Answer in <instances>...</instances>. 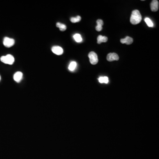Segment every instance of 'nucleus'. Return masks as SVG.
Returning <instances> with one entry per match:
<instances>
[{
  "instance_id": "obj_9",
  "label": "nucleus",
  "mask_w": 159,
  "mask_h": 159,
  "mask_svg": "<svg viewBox=\"0 0 159 159\" xmlns=\"http://www.w3.org/2000/svg\"><path fill=\"white\" fill-rule=\"evenodd\" d=\"M120 42L123 44L126 43V44H127V45H130L132 43L133 39L131 37L127 36L126 37L125 39H121Z\"/></svg>"
},
{
  "instance_id": "obj_6",
  "label": "nucleus",
  "mask_w": 159,
  "mask_h": 159,
  "mask_svg": "<svg viewBox=\"0 0 159 159\" xmlns=\"http://www.w3.org/2000/svg\"><path fill=\"white\" fill-rule=\"evenodd\" d=\"M52 51L53 53L57 55H62L63 53V49L61 47L59 46H53L52 48Z\"/></svg>"
},
{
  "instance_id": "obj_11",
  "label": "nucleus",
  "mask_w": 159,
  "mask_h": 159,
  "mask_svg": "<svg viewBox=\"0 0 159 159\" xmlns=\"http://www.w3.org/2000/svg\"><path fill=\"white\" fill-rule=\"evenodd\" d=\"M76 67H77V63L75 61H72L68 66V70L71 71H73L75 70Z\"/></svg>"
},
{
  "instance_id": "obj_8",
  "label": "nucleus",
  "mask_w": 159,
  "mask_h": 159,
  "mask_svg": "<svg viewBox=\"0 0 159 159\" xmlns=\"http://www.w3.org/2000/svg\"><path fill=\"white\" fill-rule=\"evenodd\" d=\"M23 78V73L21 72H17L14 74L13 76L14 81L17 82H20Z\"/></svg>"
},
{
  "instance_id": "obj_1",
  "label": "nucleus",
  "mask_w": 159,
  "mask_h": 159,
  "mask_svg": "<svg viewBox=\"0 0 159 159\" xmlns=\"http://www.w3.org/2000/svg\"><path fill=\"white\" fill-rule=\"evenodd\" d=\"M142 20V17L138 10H134L131 14L130 21L132 24L136 25L139 24Z\"/></svg>"
},
{
  "instance_id": "obj_10",
  "label": "nucleus",
  "mask_w": 159,
  "mask_h": 159,
  "mask_svg": "<svg viewBox=\"0 0 159 159\" xmlns=\"http://www.w3.org/2000/svg\"><path fill=\"white\" fill-rule=\"evenodd\" d=\"M108 39L106 36H103L102 35H99L97 37V43L100 44L102 43H106L108 41Z\"/></svg>"
},
{
  "instance_id": "obj_2",
  "label": "nucleus",
  "mask_w": 159,
  "mask_h": 159,
  "mask_svg": "<svg viewBox=\"0 0 159 159\" xmlns=\"http://www.w3.org/2000/svg\"><path fill=\"white\" fill-rule=\"evenodd\" d=\"M1 61L6 64L12 65L14 63L15 59L13 56L11 55H7L6 56H2Z\"/></svg>"
},
{
  "instance_id": "obj_3",
  "label": "nucleus",
  "mask_w": 159,
  "mask_h": 159,
  "mask_svg": "<svg viewBox=\"0 0 159 159\" xmlns=\"http://www.w3.org/2000/svg\"><path fill=\"white\" fill-rule=\"evenodd\" d=\"M90 62L92 65H96L98 63V59L97 55L94 52H90L88 54Z\"/></svg>"
},
{
  "instance_id": "obj_18",
  "label": "nucleus",
  "mask_w": 159,
  "mask_h": 159,
  "mask_svg": "<svg viewBox=\"0 0 159 159\" xmlns=\"http://www.w3.org/2000/svg\"><path fill=\"white\" fill-rule=\"evenodd\" d=\"M103 79H104V83L105 84H108V82H109V79L107 77H103Z\"/></svg>"
},
{
  "instance_id": "obj_20",
  "label": "nucleus",
  "mask_w": 159,
  "mask_h": 159,
  "mask_svg": "<svg viewBox=\"0 0 159 159\" xmlns=\"http://www.w3.org/2000/svg\"><path fill=\"white\" fill-rule=\"evenodd\" d=\"M0 81H1V76H0Z\"/></svg>"
},
{
  "instance_id": "obj_5",
  "label": "nucleus",
  "mask_w": 159,
  "mask_h": 159,
  "mask_svg": "<svg viewBox=\"0 0 159 159\" xmlns=\"http://www.w3.org/2000/svg\"><path fill=\"white\" fill-rule=\"evenodd\" d=\"M107 59L109 61H118L119 60V57L116 53H109L107 55Z\"/></svg>"
},
{
  "instance_id": "obj_14",
  "label": "nucleus",
  "mask_w": 159,
  "mask_h": 159,
  "mask_svg": "<svg viewBox=\"0 0 159 159\" xmlns=\"http://www.w3.org/2000/svg\"><path fill=\"white\" fill-rule=\"evenodd\" d=\"M81 17L78 15L76 17H72L70 19V21L73 23H75L81 21Z\"/></svg>"
},
{
  "instance_id": "obj_16",
  "label": "nucleus",
  "mask_w": 159,
  "mask_h": 159,
  "mask_svg": "<svg viewBox=\"0 0 159 159\" xmlns=\"http://www.w3.org/2000/svg\"><path fill=\"white\" fill-rule=\"evenodd\" d=\"M102 29H103V27L101 25H97L96 28V29L97 31H100L102 30Z\"/></svg>"
},
{
  "instance_id": "obj_13",
  "label": "nucleus",
  "mask_w": 159,
  "mask_h": 159,
  "mask_svg": "<svg viewBox=\"0 0 159 159\" xmlns=\"http://www.w3.org/2000/svg\"><path fill=\"white\" fill-rule=\"evenodd\" d=\"M56 26L59 28L61 31H65L66 29V25L60 23H57L56 24Z\"/></svg>"
},
{
  "instance_id": "obj_7",
  "label": "nucleus",
  "mask_w": 159,
  "mask_h": 159,
  "mask_svg": "<svg viewBox=\"0 0 159 159\" xmlns=\"http://www.w3.org/2000/svg\"><path fill=\"white\" fill-rule=\"evenodd\" d=\"M150 8L152 11L156 12L159 9V2L157 0H153L151 2Z\"/></svg>"
},
{
  "instance_id": "obj_17",
  "label": "nucleus",
  "mask_w": 159,
  "mask_h": 159,
  "mask_svg": "<svg viewBox=\"0 0 159 159\" xmlns=\"http://www.w3.org/2000/svg\"><path fill=\"white\" fill-rule=\"evenodd\" d=\"M96 23H97V25H101V26H103V22L102 20H98L97 21H96Z\"/></svg>"
},
{
  "instance_id": "obj_15",
  "label": "nucleus",
  "mask_w": 159,
  "mask_h": 159,
  "mask_svg": "<svg viewBox=\"0 0 159 159\" xmlns=\"http://www.w3.org/2000/svg\"><path fill=\"white\" fill-rule=\"evenodd\" d=\"M145 21L146 23L148 25L149 27H153V24L151 20L149 18H146L145 19Z\"/></svg>"
},
{
  "instance_id": "obj_12",
  "label": "nucleus",
  "mask_w": 159,
  "mask_h": 159,
  "mask_svg": "<svg viewBox=\"0 0 159 159\" xmlns=\"http://www.w3.org/2000/svg\"><path fill=\"white\" fill-rule=\"evenodd\" d=\"M73 38L76 42L77 43H80L82 42V38L81 37V35L79 34H76L73 35Z\"/></svg>"
},
{
  "instance_id": "obj_4",
  "label": "nucleus",
  "mask_w": 159,
  "mask_h": 159,
  "mask_svg": "<svg viewBox=\"0 0 159 159\" xmlns=\"http://www.w3.org/2000/svg\"><path fill=\"white\" fill-rule=\"evenodd\" d=\"M15 44V40L14 39L8 37H5L3 40V44L6 47H11L13 46Z\"/></svg>"
},
{
  "instance_id": "obj_19",
  "label": "nucleus",
  "mask_w": 159,
  "mask_h": 159,
  "mask_svg": "<svg viewBox=\"0 0 159 159\" xmlns=\"http://www.w3.org/2000/svg\"><path fill=\"white\" fill-rule=\"evenodd\" d=\"M99 82L100 83H104V79H103V77H100L99 78Z\"/></svg>"
}]
</instances>
